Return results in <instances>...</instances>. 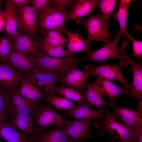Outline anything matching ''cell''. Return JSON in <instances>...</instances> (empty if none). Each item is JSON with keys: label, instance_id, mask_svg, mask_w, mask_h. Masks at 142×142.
I'll list each match as a JSON object with an SVG mask.
<instances>
[{"label": "cell", "instance_id": "1", "mask_svg": "<svg viewBox=\"0 0 142 142\" xmlns=\"http://www.w3.org/2000/svg\"><path fill=\"white\" fill-rule=\"evenodd\" d=\"M105 116L101 120H95L92 126L96 134L103 135L105 132L108 133L111 139L129 141L131 138L134 130L122 121L118 120L110 111V108L104 110Z\"/></svg>", "mask_w": 142, "mask_h": 142}, {"label": "cell", "instance_id": "2", "mask_svg": "<svg viewBox=\"0 0 142 142\" xmlns=\"http://www.w3.org/2000/svg\"><path fill=\"white\" fill-rule=\"evenodd\" d=\"M30 58L36 68L44 72L55 73L59 77L73 65L86 60L85 58L74 55L70 57L58 58L42 53L36 57Z\"/></svg>", "mask_w": 142, "mask_h": 142}, {"label": "cell", "instance_id": "3", "mask_svg": "<svg viewBox=\"0 0 142 142\" xmlns=\"http://www.w3.org/2000/svg\"><path fill=\"white\" fill-rule=\"evenodd\" d=\"M70 11L53 6L49 7L37 17V24L42 32L54 30L65 33V25L68 21Z\"/></svg>", "mask_w": 142, "mask_h": 142}, {"label": "cell", "instance_id": "4", "mask_svg": "<svg viewBox=\"0 0 142 142\" xmlns=\"http://www.w3.org/2000/svg\"><path fill=\"white\" fill-rule=\"evenodd\" d=\"M76 21L77 24H82L85 28L89 46L94 41L102 42L103 45L110 41L112 34L108 31L100 13L94 15L90 14L86 18L78 19Z\"/></svg>", "mask_w": 142, "mask_h": 142}, {"label": "cell", "instance_id": "5", "mask_svg": "<svg viewBox=\"0 0 142 142\" xmlns=\"http://www.w3.org/2000/svg\"><path fill=\"white\" fill-rule=\"evenodd\" d=\"M32 116L35 130L46 128L52 126H65L69 122L57 113L52 106L45 102L40 103L37 105Z\"/></svg>", "mask_w": 142, "mask_h": 142}, {"label": "cell", "instance_id": "6", "mask_svg": "<svg viewBox=\"0 0 142 142\" xmlns=\"http://www.w3.org/2000/svg\"><path fill=\"white\" fill-rule=\"evenodd\" d=\"M123 36L118 32L112 40L103 47L94 51H90L87 53V58L93 62H97L116 58L118 59L119 64L121 67H126L129 64L118 48L119 42Z\"/></svg>", "mask_w": 142, "mask_h": 142}, {"label": "cell", "instance_id": "7", "mask_svg": "<svg viewBox=\"0 0 142 142\" xmlns=\"http://www.w3.org/2000/svg\"><path fill=\"white\" fill-rule=\"evenodd\" d=\"M84 71L87 73L89 77L100 78L113 83L116 80L121 82L125 88L130 89L131 87V85L126 81L123 75L120 67L119 65L108 64L93 67L88 64L85 67Z\"/></svg>", "mask_w": 142, "mask_h": 142}, {"label": "cell", "instance_id": "8", "mask_svg": "<svg viewBox=\"0 0 142 142\" xmlns=\"http://www.w3.org/2000/svg\"><path fill=\"white\" fill-rule=\"evenodd\" d=\"M12 39L15 50L28 57H36L41 53V43L32 35L18 32Z\"/></svg>", "mask_w": 142, "mask_h": 142}, {"label": "cell", "instance_id": "9", "mask_svg": "<svg viewBox=\"0 0 142 142\" xmlns=\"http://www.w3.org/2000/svg\"><path fill=\"white\" fill-rule=\"evenodd\" d=\"M139 104L136 110L125 108L116 104H110L109 106L113 110L112 113L116 118H118L134 131L142 128V102Z\"/></svg>", "mask_w": 142, "mask_h": 142}, {"label": "cell", "instance_id": "10", "mask_svg": "<svg viewBox=\"0 0 142 142\" xmlns=\"http://www.w3.org/2000/svg\"><path fill=\"white\" fill-rule=\"evenodd\" d=\"M127 40H124L119 51L131 67L133 75L131 87L127 95L134 99L138 103L142 101V66L136 63L126 54L125 47L128 46Z\"/></svg>", "mask_w": 142, "mask_h": 142}, {"label": "cell", "instance_id": "11", "mask_svg": "<svg viewBox=\"0 0 142 142\" xmlns=\"http://www.w3.org/2000/svg\"><path fill=\"white\" fill-rule=\"evenodd\" d=\"M88 77L85 71L79 70L77 65H74L60 77L57 81L61 86L69 87L83 94Z\"/></svg>", "mask_w": 142, "mask_h": 142}, {"label": "cell", "instance_id": "12", "mask_svg": "<svg viewBox=\"0 0 142 142\" xmlns=\"http://www.w3.org/2000/svg\"><path fill=\"white\" fill-rule=\"evenodd\" d=\"M18 8L17 15L20 33L32 35L40 41L41 38L37 33V17L33 7L29 4Z\"/></svg>", "mask_w": 142, "mask_h": 142}, {"label": "cell", "instance_id": "13", "mask_svg": "<svg viewBox=\"0 0 142 142\" xmlns=\"http://www.w3.org/2000/svg\"><path fill=\"white\" fill-rule=\"evenodd\" d=\"M22 76L8 63L0 65V87L7 90L10 94L18 90L19 82Z\"/></svg>", "mask_w": 142, "mask_h": 142}, {"label": "cell", "instance_id": "14", "mask_svg": "<svg viewBox=\"0 0 142 142\" xmlns=\"http://www.w3.org/2000/svg\"><path fill=\"white\" fill-rule=\"evenodd\" d=\"M92 119H75L69 121L65 126L67 136L73 140L81 141L87 140L92 137L90 130Z\"/></svg>", "mask_w": 142, "mask_h": 142}, {"label": "cell", "instance_id": "15", "mask_svg": "<svg viewBox=\"0 0 142 142\" xmlns=\"http://www.w3.org/2000/svg\"><path fill=\"white\" fill-rule=\"evenodd\" d=\"M26 75L39 88L44 90L45 94L56 95L57 93L55 89V82L59 77L58 74L43 72L36 68Z\"/></svg>", "mask_w": 142, "mask_h": 142}, {"label": "cell", "instance_id": "16", "mask_svg": "<svg viewBox=\"0 0 142 142\" xmlns=\"http://www.w3.org/2000/svg\"><path fill=\"white\" fill-rule=\"evenodd\" d=\"M83 94L85 97L84 104L87 106H95L98 110L101 112H104L105 108L109 106V101L102 98L99 82L97 79L92 83L87 85Z\"/></svg>", "mask_w": 142, "mask_h": 142}, {"label": "cell", "instance_id": "17", "mask_svg": "<svg viewBox=\"0 0 142 142\" xmlns=\"http://www.w3.org/2000/svg\"><path fill=\"white\" fill-rule=\"evenodd\" d=\"M18 92L27 101L38 104L44 97V94L27 75L22 76L19 82Z\"/></svg>", "mask_w": 142, "mask_h": 142}, {"label": "cell", "instance_id": "18", "mask_svg": "<svg viewBox=\"0 0 142 142\" xmlns=\"http://www.w3.org/2000/svg\"><path fill=\"white\" fill-rule=\"evenodd\" d=\"M34 130V142H67L69 139L64 126Z\"/></svg>", "mask_w": 142, "mask_h": 142}, {"label": "cell", "instance_id": "19", "mask_svg": "<svg viewBox=\"0 0 142 142\" xmlns=\"http://www.w3.org/2000/svg\"><path fill=\"white\" fill-rule=\"evenodd\" d=\"M31 135L18 130L10 122L0 121V137L7 142H34Z\"/></svg>", "mask_w": 142, "mask_h": 142}, {"label": "cell", "instance_id": "20", "mask_svg": "<svg viewBox=\"0 0 142 142\" xmlns=\"http://www.w3.org/2000/svg\"><path fill=\"white\" fill-rule=\"evenodd\" d=\"M63 117L68 118L87 119H92L95 120H100L103 119L105 116L104 112L94 110L84 104L77 105L73 109L65 111Z\"/></svg>", "mask_w": 142, "mask_h": 142}, {"label": "cell", "instance_id": "21", "mask_svg": "<svg viewBox=\"0 0 142 142\" xmlns=\"http://www.w3.org/2000/svg\"><path fill=\"white\" fill-rule=\"evenodd\" d=\"M5 63L10 64L23 76L26 75L36 69L30 58L15 50L11 54Z\"/></svg>", "mask_w": 142, "mask_h": 142}, {"label": "cell", "instance_id": "22", "mask_svg": "<svg viewBox=\"0 0 142 142\" xmlns=\"http://www.w3.org/2000/svg\"><path fill=\"white\" fill-rule=\"evenodd\" d=\"M98 0H77L71 7L68 21L81 18L98 8Z\"/></svg>", "mask_w": 142, "mask_h": 142}, {"label": "cell", "instance_id": "23", "mask_svg": "<svg viewBox=\"0 0 142 142\" xmlns=\"http://www.w3.org/2000/svg\"><path fill=\"white\" fill-rule=\"evenodd\" d=\"M10 95L11 115L15 114L32 116L34 109L39 104H35L27 101L19 94L18 90Z\"/></svg>", "mask_w": 142, "mask_h": 142}, {"label": "cell", "instance_id": "24", "mask_svg": "<svg viewBox=\"0 0 142 142\" xmlns=\"http://www.w3.org/2000/svg\"><path fill=\"white\" fill-rule=\"evenodd\" d=\"M99 82L100 88L102 95L106 97L110 104L114 103L115 99L120 95H127L130 89L124 87L120 88L112 82L106 79L97 78Z\"/></svg>", "mask_w": 142, "mask_h": 142}, {"label": "cell", "instance_id": "25", "mask_svg": "<svg viewBox=\"0 0 142 142\" xmlns=\"http://www.w3.org/2000/svg\"><path fill=\"white\" fill-rule=\"evenodd\" d=\"M65 33L67 36L66 40L67 50L73 54L80 51L88 53L90 51L88 49L89 46L87 40L85 39L77 32L71 33L66 28Z\"/></svg>", "mask_w": 142, "mask_h": 142}, {"label": "cell", "instance_id": "26", "mask_svg": "<svg viewBox=\"0 0 142 142\" xmlns=\"http://www.w3.org/2000/svg\"><path fill=\"white\" fill-rule=\"evenodd\" d=\"M5 8L3 11L6 22L7 34L12 39L16 34L18 29V22L15 8L10 3L8 0H4Z\"/></svg>", "mask_w": 142, "mask_h": 142}, {"label": "cell", "instance_id": "27", "mask_svg": "<svg viewBox=\"0 0 142 142\" xmlns=\"http://www.w3.org/2000/svg\"><path fill=\"white\" fill-rule=\"evenodd\" d=\"M134 1L121 0L118 11L114 13L113 17L117 20L120 25L119 32L130 40L132 37L129 33L127 29L126 21L129 7L130 3Z\"/></svg>", "mask_w": 142, "mask_h": 142}, {"label": "cell", "instance_id": "28", "mask_svg": "<svg viewBox=\"0 0 142 142\" xmlns=\"http://www.w3.org/2000/svg\"><path fill=\"white\" fill-rule=\"evenodd\" d=\"M10 122L18 130L33 135L35 130L32 116L13 114Z\"/></svg>", "mask_w": 142, "mask_h": 142}, {"label": "cell", "instance_id": "29", "mask_svg": "<svg viewBox=\"0 0 142 142\" xmlns=\"http://www.w3.org/2000/svg\"><path fill=\"white\" fill-rule=\"evenodd\" d=\"M43 100L44 102L54 106L57 110H69L74 108L77 105L74 102L63 97L46 94H44V97Z\"/></svg>", "mask_w": 142, "mask_h": 142}, {"label": "cell", "instance_id": "30", "mask_svg": "<svg viewBox=\"0 0 142 142\" xmlns=\"http://www.w3.org/2000/svg\"><path fill=\"white\" fill-rule=\"evenodd\" d=\"M43 38H41L40 42L53 46H59L64 48L66 43V39L60 33L54 30L42 32Z\"/></svg>", "mask_w": 142, "mask_h": 142}, {"label": "cell", "instance_id": "31", "mask_svg": "<svg viewBox=\"0 0 142 142\" xmlns=\"http://www.w3.org/2000/svg\"><path fill=\"white\" fill-rule=\"evenodd\" d=\"M55 89L57 93L68 99L76 102L77 105L84 104V95L77 90L61 86H56Z\"/></svg>", "mask_w": 142, "mask_h": 142}, {"label": "cell", "instance_id": "32", "mask_svg": "<svg viewBox=\"0 0 142 142\" xmlns=\"http://www.w3.org/2000/svg\"><path fill=\"white\" fill-rule=\"evenodd\" d=\"M40 43L42 46L41 53L48 56L60 58L70 57L74 55L62 47L50 45L42 42Z\"/></svg>", "mask_w": 142, "mask_h": 142}, {"label": "cell", "instance_id": "33", "mask_svg": "<svg viewBox=\"0 0 142 142\" xmlns=\"http://www.w3.org/2000/svg\"><path fill=\"white\" fill-rule=\"evenodd\" d=\"M119 0H100L98 2L101 14L103 21L108 29L109 22L112 13Z\"/></svg>", "mask_w": 142, "mask_h": 142}, {"label": "cell", "instance_id": "34", "mask_svg": "<svg viewBox=\"0 0 142 142\" xmlns=\"http://www.w3.org/2000/svg\"><path fill=\"white\" fill-rule=\"evenodd\" d=\"M14 50L11 38L6 34L0 38V58L6 62L12 52Z\"/></svg>", "mask_w": 142, "mask_h": 142}, {"label": "cell", "instance_id": "35", "mask_svg": "<svg viewBox=\"0 0 142 142\" xmlns=\"http://www.w3.org/2000/svg\"><path fill=\"white\" fill-rule=\"evenodd\" d=\"M11 97L6 90L0 87V110L7 118L8 115L11 116Z\"/></svg>", "mask_w": 142, "mask_h": 142}, {"label": "cell", "instance_id": "36", "mask_svg": "<svg viewBox=\"0 0 142 142\" xmlns=\"http://www.w3.org/2000/svg\"><path fill=\"white\" fill-rule=\"evenodd\" d=\"M31 3L35 11L37 17L47 8L52 6V0H32Z\"/></svg>", "mask_w": 142, "mask_h": 142}, {"label": "cell", "instance_id": "37", "mask_svg": "<svg viewBox=\"0 0 142 142\" xmlns=\"http://www.w3.org/2000/svg\"><path fill=\"white\" fill-rule=\"evenodd\" d=\"M130 40L132 43L133 56L135 58L139 57L142 59V41L136 40L133 37Z\"/></svg>", "mask_w": 142, "mask_h": 142}, {"label": "cell", "instance_id": "38", "mask_svg": "<svg viewBox=\"0 0 142 142\" xmlns=\"http://www.w3.org/2000/svg\"><path fill=\"white\" fill-rule=\"evenodd\" d=\"M52 1L53 6L63 9L70 8L71 4L75 1L74 0H52Z\"/></svg>", "mask_w": 142, "mask_h": 142}, {"label": "cell", "instance_id": "39", "mask_svg": "<svg viewBox=\"0 0 142 142\" xmlns=\"http://www.w3.org/2000/svg\"><path fill=\"white\" fill-rule=\"evenodd\" d=\"M129 141L133 142H142V128L134 131Z\"/></svg>", "mask_w": 142, "mask_h": 142}, {"label": "cell", "instance_id": "40", "mask_svg": "<svg viewBox=\"0 0 142 142\" xmlns=\"http://www.w3.org/2000/svg\"><path fill=\"white\" fill-rule=\"evenodd\" d=\"M14 8L21 7L30 3V0H8Z\"/></svg>", "mask_w": 142, "mask_h": 142}, {"label": "cell", "instance_id": "41", "mask_svg": "<svg viewBox=\"0 0 142 142\" xmlns=\"http://www.w3.org/2000/svg\"><path fill=\"white\" fill-rule=\"evenodd\" d=\"M1 8L0 7V32H4L6 30V19Z\"/></svg>", "mask_w": 142, "mask_h": 142}, {"label": "cell", "instance_id": "42", "mask_svg": "<svg viewBox=\"0 0 142 142\" xmlns=\"http://www.w3.org/2000/svg\"><path fill=\"white\" fill-rule=\"evenodd\" d=\"M7 118L4 114L0 110V121H6Z\"/></svg>", "mask_w": 142, "mask_h": 142}, {"label": "cell", "instance_id": "43", "mask_svg": "<svg viewBox=\"0 0 142 142\" xmlns=\"http://www.w3.org/2000/svg\"><path fill=\"white\" fill-rule=\"evenodd\" d=\"M109 142H133L131 141H116L114 139H110V141Z\"/></svg>", "mask_w": 142, "mask_h": 142}, {"label": "cell", "instance_id": "44", "mask_svg": "<svg viewBox=\"0 0 142 142\" xmlns=\"http://www.w3.org/2000/svg\"><path fill=\"white\" fill-rule=\"evenodd\" d=\"M67 142H87V140H82L81 141H78L69 139Z\"/></svg>", "mask_w": 142, "mask_h": 142}, {"label": "cell", "instance_id": "45", "mask_svg": "<svg viewBox=\"0 0 142 142\" xmlns=\"http://www.w3.org/2000/svg\"><path fill=\"white\" fill-rule=\"evenodd\" d=\"M3 1V0H0V7L1 8H2V7L3 6L2 4Z\"/></svg>", "mask_w": 142, "mask_h": 142}, {"label": "cell", "instance_id": "46", "mask_svg": "<svg viewBox=\"0 0 142 142\" xmlns=\"http://www.w3.org/2000/svg\"><path fill=\"white\" fill-rule=\"evenodd\" d=\"M102 142H107L106 141H105V140H103L102 141Z\"/></svg>", "mask_w": 142, "mask_h": 142}, {"label": "cell", "instance_id": "47", "mask_svg": "<svg viewBox=\"0 0 142 142\" xmlns=\"http://www.w3.org/2000/svg\"><path fill=\"white\" fill-rule=\"evenodd\" d=\"M0 142H2V141H1V140H0Z\"/></svg>", "mask_w": 142, "mask_h": 142}]
</instances>
